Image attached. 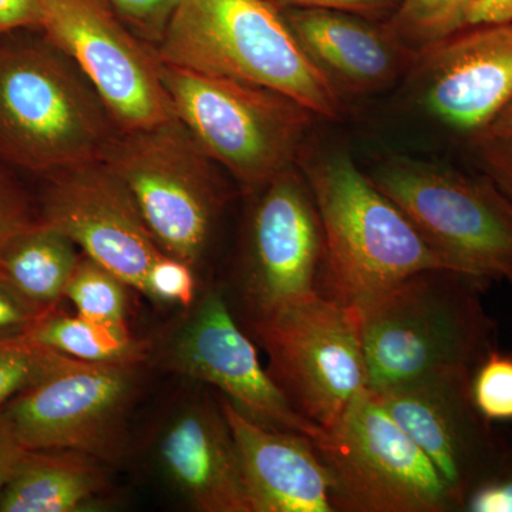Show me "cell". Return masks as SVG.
Listing matches in <instances>:
<instances>
[{"instance_id": "obj_32", "label": "cell", "mask_w": 512, "mask_h": 512, "mask_svg": "<svg viewBox=\"0 0 512 512\" xmlns=\"http://www.w3.org/2000/svg\"><path fill=\"white\" fill-rule=\"evenodd\" d=\"M476 143L485 177L490 178L512 204V140L481 137Z\"/></svg>"}, {"instance_id": "obj_35", "label": "cell", "mask_w": 512, "mask_h": 512, "mask_svg": "<svg viewBox=\"0 0 512 512\" xmlns=\"http://www.w3.org/2000/svg\"><path fill=\"white\" fill-rule=\"evenodd\" d=\"M25 451L26 448L16 439L9 421L0 413V494Z\"/></svg>"}, {"instance_id": "obj_4", "label": "cell", "mask_w": 512, "mask_h": 512, "mask_svg": "<svg viewBox=\"0 0 512 512\" xmlns=\"http://www.w3.org/2000/svg\"><path fill=\"white\" fill-rule=\"evenodd\" d=\"M119 133L76 64L49 40L0 43V158L50 175L101 160Z\"/></svg>"}, {"instance_id": "obj_26", "label": "cell", "mask_w": 512, "mask_h": 512, "mask_svg": "<svg viewBox=\"0 0 512 512\" xmlns=\"http://www.w3.org/2000/svg\"><path fill=\"white\" fill-rule=\"evenodd\" d=\"M471 397L485 420L512 421V355L491 349L471 373Z\"/></svg>"}, {"instance_id": "obj_7", "label": "cell", "mask_w": 512, "mask_h": 512, "mask_svg": "<svg viewBox=\"0 0 512 512\" xmlns=\"http://www.w3.org/2000/svg\"><path fill=\"white\" fill-rule=\"evenodd\" d=\"M127 185L164 254L197 268L227 200L217 163L180 120L117 133L101 158Z\"/></svg>"}, {"instance_id": "obj_15", "label": "cell", "mask_w": 512, "mask_h": 512, "mask_svg": "<svg viewBox=\"0 0 512 512\" xmlns=\"http://www.w3.org/2000/svg\"><path fill=\"white\" fill-rule=\"evenodd\" d=\"M473 370H453L373 392L423 450L460 504L505 447L471 397Z\"/></svg>"}, {"instance_id": "obj_18", "label": "cell", "mask_w": 512, "mask_h": 512, "mask_svg": "<svg viewBox=\"0 0 512 512\" xmlns=\"http://www.w3.org/2000/svg\"><path fill=\"white\" fill-rule=\"evenodd\" d=\"M217 397L234 436L252 512H335L332 477L312 439L264 426Z\"/></svg>"}, {"instance_id": "obj_12", "label": "cell", "mask_w": 512, "mask_h": 512, "mask_svg": "<svg viewBox=\"0 0 512 512\" xmlns=\"http://www.w3.org/2000/svg\"><path fill=\"white\" fill-rule=\"evenodd\" d=\"M251 195L237 279L247 322L316 295L323 247L318 208L298 165Z\"/></svg>"}, {"instance_id": "obj_24", "label": "cell", "mask_w": 512, "mask_h": 512, "mask_svg": "<svg viewBox=\"0 0 512 512\" xmlns=\"http://www.w3.org/2000/svg\"><path fill=\"white\" fill-rule=\"evenodd\" d=\"M76 359L19 338L0 342V409Z\"/></svg>"}, {"instance_id": "obj_37", "label": "cell", "mask_w": 512, "mask_h": 512, "mask_svg": "<svg viewBox=\"0 0 512 512\" xmlns=\"http://www.w3.org/2000/svg\"><path fill=\"white\" fill-rule=\"evenodd\" d=\"M483 137L508 138V140H512V99L498 113V116L495 117L493 123L487 128Z\"/></svg>"}, {"instance_id": "obj_36", "label": "cell", "mask_w": 512, "mask_h": 512, "mask_svg": "<svg viewBox=\"0 0 512 512\" xmlns=\"http://www.w3.org/2000/svg\"><path fill=\"white\" fill-rule=\"evenodd\" d=\"M512 23V0H478L468 15L467 25Z\"/></svg>"}, {"instance_id": "obj_17", "label": "cell", "mask_w": 512, "mask_h": 512, "mask_svg": "<svg viewBox=\"0 0 512 512\" xmlns=\"http://www.w3.org/2000/svg\"><path fill=\"white\" fill-rule=\"evenodd\" d=\"M154 456L175 493L201 512H252L237 446L220 400L177 404L158 427Z\"/></svg>"}, {"instance_id": "obj_34", "label": "cell", "mask_w": 512, "mask_h": 512, "mask_svg": "<svg viewBox=\"0 0 512 512\" xmlns=\"http://www.w3.org/2000/svg\"><path fill=\"white\" fill-rule=\"evenodd\" d=\"M40 29V0H0V36Z\"/></svg>"}, {"instance_id": "obj_10", "label": "cell", "mask_w": 512, "mask_h": 512, "mask_svg": "<svg viewBox=\"0 0 512 512\" xmlns=\"http://www.w3.org/2000/svg\"><path fill=\"white\" fill-rule=\"evenodd\" d=\"M40 30L92 84L120 133L177 120L153 47L107 0H40Z\"/></svg>"}, {"instance_id": "obj_16", "label": "cell", "mask_w": 512, "mask_h": 512, "mask_svg": "<svg viewBox=\"0 0 512 512\" xmlns=\"http://www.w3.org/2000/svg\"><path fill=\"white\" fill-rule=\"evenodd\" d=\"M423 49L413 62L421 109L477 141L512 99V23L468 26Z\"/></svg>"}, {"instance_id": "obj_11", "label": "cell", "mask_w": 512, "mask_h": 512, "mask_svg": "<svg viewBox=\"0 0 512 512\" xmlns=\"http://www.w3.org/2000/svg\"><path fill=\"white\" fill-rule=\"evenodd\" d=\"M144 363L76 360L0 409L26 450H73L107 464L124 456Z\"/></svg>"}, {"instance_id": "obj_33", "label": "cell", "mask_w": 512, "mask_h": 512, "mask_svg": "<svg viewBox=\"0 0 512 512\" xmlns=\"http://www.w3.org/2000/svg\"><path fill=\"white\" fill-rule=\"evenodd\" d=\"M279 8L328 9L352 15H375L399 8L402 0H271Z\"/></svg>"}, {"instance_id": "obj_31", "label": "cell", "mask_w": 512, "mask_h": 512, "mask_svg": "<svg viewBox=\"0 0 512 512\" xmlns=\"http://www.w3.org/2000/svg\"><path fill=\"white\" fill-rule=\"evenodd\" d=\"M35 220L22 190L0 170V247Z\"/></svg>"}, {"instance_id": "obj_21", "label": "cell", "mask_w": 512, "mask_h": 512, "mask_svg": "<svg viewBox=\"0 0 512 512\" xmlns=\"http://www.w3.org/2000/svg\"><path fill=\"white\" fill-rule=\"evenodd\" d=\"M82 251L42 220L20 229L0 247V278L46 312L59 308Z\"/></svg>"}, {"instance_id": "obj_23", "label": "cell", "mask_w": 512, "mask_h": 512, "mask_svg": "<svg viewBox=\"0 0 512 512\" xmlns=\"http://www.w3.org/2000/svg\"><path fill=\"white\" fill-rule=\"evenodd\" d=\"M126 282L90 256H80L64 299L83 318L127 326L128 295Z\"/></svg>"}, {"instance_id": "obj_27", "label": "cell", "mask_w": 512, "mask_h": 512, "mask_svg": "<svg viewBox=\"0 0 512 512\" xmlns=\"http://www.w3.org/2000/svg\"><path fill=\"white\" fill-rule=\"evenodd\" d=\"M195 269L187 262L167 254L158 256L151 265L144 295L157 302L178 303L190 309L197 301Z\"/></svg>"}, {"instance_id": "obj_29", "label": "cell", "mask_w": 512, "mask_h": 512, "mask_svg": "<svg viewBox=\"0 0 512 512\" xmlns=\"http://www.w3.org/2000/svg\"><path fill=\"white\" fill-rule=\"evenodd\" d=\"M128 28L156 47L173 16L178 0H107Z\"/></svg>"}, {"instance_id": "obj_19", "label": "cell", "mask_w": 512, "mask_h": 512, "mask_svg": "<svg viewBox=\"0 0 512 512\" xmlns=\"http://www.w3.org/2000/svg\"><path fill=\"white\" fill-rule=\"evenodd\" d=\"M282 13L303 52L339 93L375 92L414 62L396 33L352 13L301 8H284Z\"/></svg>"}, {"instance_id": "obj_2", "label": "cell", "mask_w": 512, "mask_h": 512, "mask_svg": "<svg viewBox=\"0 0 512 512\" xmlns=\"http://www.w3.org/2000/svg\"><path fill=\"white\" fill-rule=\"evenodd\" d=\"M484 284L450 269H427L353 308L367 389L474 370L495 348L494 322L481 302Z\"/></svg>"}, {"instance_id": "obj_30", "label": "cell", "mask_w": 512, "mask_h": 512, "mask_svg": "<svg viewBox=\"0 0 512 512\" xmlns=\"http://www.w3.org/2000/svg\"><path fill=\"white\" fill-rule=\"evenodd\" d=\"M47 313L20 296L0 278V342L25 338Z\"/></svg>"}, {"instance_id": "obj_9", "label": "cell", "mask_w": 512, "mask_h": 512, "mask_svg": "<svg viewBox=\"0 0 512 512\" xmlns=\"http://www.w3.org/2000/svg\"><path fill=\"white\" fill-rule=\"evenodd\" d=\"M247 325L293 409L322 429L332 427L367 390L353 309L316 293Z\"/></svg>"}, {"instance_id": "obj_13", "label": "cell", "mask_w": 512, "mask_h": 512, "mask_svg": "<svg viewBox=\"0 0 512 512\" xmlns=\"http://www.w3.org/2000/svg\"><path fill=\"white\" fill-rule=\"evenodd\" d=\"M160 362L168 372L214 387L239 412L264 426L312 440L323 431L293 409L262 367L254 342L238 325L220 289L197 298L164 343Z\"/></svg>"}, {"instance_id": "obj_8", "label": "cell", "mask_w": 512, "mask_h": 512, "mask_svg": "<svg viewBox=\"0 0 512 512\" xmlns=\"http://www.w3.org/2000/svg\"><path fill=\"white\" fill-rule=\"evenodd\" d=\"M335 512H460L439 471L372 390L313 440Z\"/></svg>"}, {"instance_id": "obj_5", "label": "cell", "mask_w": 512, "mask_h": 512, "mask_svg": "<svg viewBox=\"0 0 512 512\" xmlns=\"http://www.w3.org/2000/svg\"><path fill=\"white\" fill-rule=\"evenodd\" d=\"M175 116L248 194L296 165L313 114L282 94L161 63Z\"/></svg>"}, {"instance_id": "obj_28", "label": "cell", "mask_w": 512, "mask_h": 512, "mask_svg": "<svg viewBox=\"0 0 512 512\" xmlns=\"http://www.w3.org/2000/svg\"><path fill=\"white\" fill-rule=\"evenodd\" d=\"M461 512H512V444L505 443L493 470L467 494Z\"/></svg>"}, {"instance_id": "obj_6", "label": "cell", "mask_w": 512, "mask_h": 512, "mask_svg": "<svg viewBox=\"0 0 512 512\" xmlns=\"http://www.w3.org/2000/svg\"><path fill=\"white\" fill-rule=\"evenodd\" d=\"M367 175L448 268L512 286V204L490 178L406 157Z\"/></svg>"}, {"instance_id": "obj_20", "label": "cell", "mask_w": 512, "mask_h": 512, "mask_svg": "<svg viewBox=\"0 0 512 512\" xmlns=\"http://www.w3.org/2000/svg\"><path fill=\"white\" fill-rule=\"evenodd\" d=\"M107 463L73 450H26L0 494V512L93 510L109 488Z\"/></svg>"}, {"instance_id": "obj_22", "label": "cell", "mask_w": 512, "mask_h": 512, "mask_svg": "<svg viewBox=\"0 0 512 512\" xmlns=\"http://www.w3.org/2000/svg\"><path fill=\"white\" fill-rule=\"evenodd\" d=\"M26 338L86 363H146L151 355L150 342L136 338L127 326L66 315L59 309L43 316Z\"/></svg>"}, {"instance_id": "obj_3", "label": "cell", "mask_w": 512, "mask_h": 512, "mask_svg": "<svg viewBox=\"0 0 512 512\" xmlns=\"http://www.w3.org/2000/svg\"><path fill=\"white\" fill-rule=\"evenodd\" d=\"M157 59L188 72L254 84L336 120V87L303 52L271 0H178Z\"/></svg>"}, {"instance_id": "obj_25", "label": "cell", "mask_w": 512, "mask_h": 512, "mask_svg": "<svg viewBox=\"0 0 512 512\" xmlns=\"http://www.w3.org/2000/svg\"><path fill=\"white\" fill-rule=\"evenodd\" d=\"M478 0H402L396 13V35L421 47L466 28Z\"/></svg>"}, {"instance_id": "obj_14", "label": "cell", "mask_w": 512, "mask_h": 512, "mask_svg": "<svg viewBox=\"0 0 512 512\" xmlns=\"http://www.w3.org/2000/svg\"><path fill=\"white\" fill-rule=\"evenodd\" d=\"M40 220L141 293L151 265L164 254L127 185L103 160L47 177Z\"/></svg>"}, {"instance_id": "obj_1", "label": "cell", "mask_w": 512, "mask_h": 512, "mask_svg": "<svg viewBox=\"0 0 512 512\" xmlns=\"http://www.w3.org/2000/svg\"><path fill=\"white\" fill-rule=\"evenodd\" d=\"M301 170L322 225V298L353 309L417 272L450 269L349 154H315Z\"/></svg>"}]
</instances>
